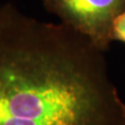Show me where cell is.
Wrapping results in <instances>:
<instances>
[{
  "mask_svg": "<svg viewBox=\"0 0 125 125\" xmlns=\"http://www.w3.org/2000/svg\"><path fill=\"white\" fill-rule=\"evenodd\" d=\"M0 125H125L105 52L64 23L1 6Z\"/></svg>",
  "mask_w": 125,
  "mask_h": 125,
  "instance_id": "1",
  "label": "cell"
},
{
  "mask_svg": "<svg viewBox=\"0 0 125 125\" xmlns=\"http://www.w3.org/2000/svg\"><path fill=\"white\" fill-rule=\"evenodd\" d=\"M61 22L106 52L113 41L112 25L125 11V0H41Z\"/></svg>",
  "mask_w": 125,
  "mask_h": 125,
  "instance_id": "2",
  "label": "cell"
},
{
  "mask_svg": "<svg viewBox=\"0 0 125 125\" xmlns=\"http://www.w3.org/2000/svg\"><path fill=\"white\" fill-rule=\"evenodd\" d=\"M112 39L125 44V11L120 14L113 22Z\"/></svg>",
  "mask_w": 125,
  "mask_h": 125,
  "instance_id": "3",
  "label": "cell"
}]
</instances>
